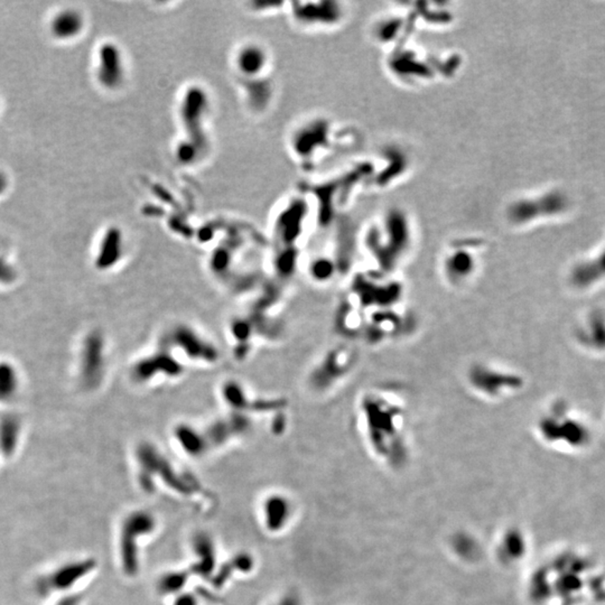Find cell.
<instances>
[{"instance_id": "6da1fadb", "label": "cell", "mask_w": 605, "mask_h": 605, "mask_svg": "<svg viewBox=\"0 0 605 605\" xmlns=\"http://www.w3.org/2000/svg\"><path fill=\"white\" fill-rule=\"evenodd\" d=\"M359 421L364 434L375 446L402 439L407 414L405 406L395 397L380 390H370L362 397Z\"/></svg>"}, {"instance_id": "7a4b0ae2", "label": "cell", "mask_w": 605, "mask_h": 605, "mask_svg": "<svg viewBox=\"0 0 605 605\" xmlns=\"http://www.w3.org/2000/svg\"><path fill=\"white\" fill-rule=\"evenodd\" d=\"M468 383L477 396L489 400H502L517 392L521 378L506 368L487 362H474L468 371Z\"/></svg>"}, {"instance_id": "3957f363", "label": "cell", "mask_w": 605, "mask_h": 605, "mask_svg": "<svg viewBox=\"0 0 605 605\" xmlns=\"http://www.w3.org/2000/svg\"><path fill=\"white\" fill-rule=\"evenodd\" d=\"M155 528V517L147 510H136L123 521L120 553L123 570L127 575H136L140 568L138 541L140 536L149 535Z\"/></svg>"}, {"instance_id": "277c9868", "label": "cell", "mask_w": 605, "mask_h": 605, "mask_svg": "<svg viewBox=\"0 0 605 605\" xmlns=\"http://www.w3.org/2000/svg\"><path fill=\"white\" fill-rule=\"evenodd\" d=\"M96 78L102 88L115 90L125 79V65L118 46L105 43L100 46L96 55Z\"/></svg>"}, {"instance_id": "5b68a950", "label": "cell", "mask_w": 605, "mask_h": 605, "mask_svg": "<svg viewBox=\"0 0 605 605\" xmlns=\"http://www.w3.org/2000/svg\"><path fill=\"white\" fill-rule=\"evenodd\" d=\"M477 271V258L468 250H456L446 254L443 263V276L452 287L465 286L473 281Z\"/></svg>"}, {"instance_id": "8992f818", "label": "cell", "mask_w": 605, "mask_h": 605, "mask_svg": "<svg viewBox=\"0 0 605 605\" xmlns=\"http://www.w3.org/2000/svg\"><path fill=\"white\" fill-rule=\"evenodd\" d=\"M86 21L80 11L62 9L53 13L49 22V32L57 42H71L84 32Z\"/></svg>"}, {"instance_id": "52a82bcc", "label": "cell", "mask_w": 605, "mask_h": 605, "mask_svg": "<svg viewBox=\"0 0 605 605\" xmlns=\"http://www.w3.org/2000/svg\"><path fill=\"white\" fill-rule=\"evenodd\" d=\"M264 522L271 533H278L286 527L292 516L290 500L281 494H271L264 501Z\"/></svg>"}, {"instance_id": "ba28073f", "label": "cell", "mask_w": 605, "mask_h": 605, "mask_svg": "<svg viewBox=\"0 0 605 605\" xmlns=\"http://www.w3.org/2000/svg\"><path fill=\"white\" fill-rule=\"evenodd\" d=\"M194 553L196 562L191 567L196 575L208 577L211 575L215 566V549L213 541L205 533H198L194 537Z\"/></svg>"}, {"instance_id": "9c48e42d", "label": "cell", "mask_w": 605, "mask_h": 605, "mask_svg": "<svg viewBox=\"0 0 605 605\" xmlns=\"http://www.w3.org/2000/svg\"><path fill=\"white\" fill-rule=\"evenodd\" d=\"M266 61L267 57L265 51L254 44L242 47L236 59L237 67L240 73L249 77L261 72L266 67Z\"/></svg>"}, {"instance_id": "30bf717a", "label": "cell", "mask_w": 605, "mask_h": 605, "mask_svg": "<svg viewBox=\"0 0 605 605\" xmlns=\"http://www.w3.org/2000/svg\"><path fill=\"white\" fill-rule=\"evenodd\" d=\"M190 574L186 572H169L158 579L157 589L164 595L180 594L183 592Z\"/></svg>"}, {"instance_id": "8fae6325", "label": "cell", "mask_w": 605, "mask_h": 605, "mask_svg": "<svg viewBox=\"0 0 605 605\" xmlns=\"http://www.w3.org/2000/svg\"><path fill=\"white\" fill-rule=\"evenodd\" d=\"M120 232L118 230H109L102 239L100 251L98 252V263L106 264L118 258L120 252Z\"/></svg>"}, {"instance_id": "7c38bea8", "label": "cell", "mask_w": 605, "mask_h": 605, "mask_svg": "<svg viewBox=\"0 0 605 605\" xmlns=\"http://www.w3.org/2000/svg\"><path fill=\"white\" fill-rule=\"evenodd\" d=\"M252 566H254V560H252V557L250 555H238V556L234 557L230 562L222 568V570H220L219 574H217V579H215V585L217 587H221L222 585L223 582H225V579H228L229 575H230L232 572L234 570H239V572H249L251 570Z\"/></svg>"}, {"instance_id": "4fadbf2b", "label": "cell", "mask_w": 605, "mask_h": 605, "mask_svg": "<svg viewBox=\"0 0 605 605\" xmlns=\"http://www.w3.org/2000/svg\"><path fill=\"white\" fill-rule=\"evenodd\" d=\"M173 605H198V600L192 593L181 592L175 597Z\"/></svg>"}, {"instance_id": "5bb4252c", "label": "cell", "mask_w": 605, "mask_h": 605, "mask_svg": "<svg viewBox=\"0 0 605 605\" xmlns=\"http://www.w3.org/2000/svg\"><path fill=\"white\" fill-rule=\"evenodd\" d=\"M9 176H7V174H6L3 169H0V196H3L9 191Z\"/></svg>"}, {"instance_id": "9a60e30c", "label": "cell", "mask_w": 605, "mask_h": 605, "mask_svg": "<svg viewBox=\"0 0 605 605\" xmlns=\"http://www.w3.org/2000/svg\"><path fill=\"white\" fill-rule=\"evenodd\" d=\"M276 605H298V600L293 596H285Z\"/></svg>"}]
</instances>
